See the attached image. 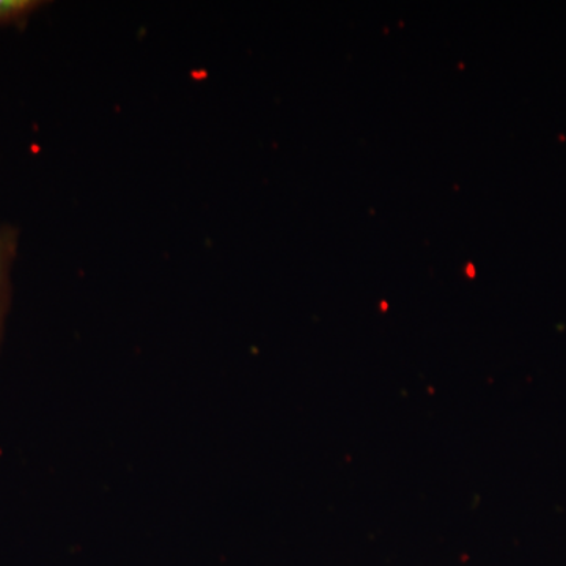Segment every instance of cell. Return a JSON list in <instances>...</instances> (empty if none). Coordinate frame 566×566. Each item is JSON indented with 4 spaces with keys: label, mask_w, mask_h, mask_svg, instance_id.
Instances as JSON below:
<instances>
[{
    "label": "cell",
    "mask_w": 566,
    "mask_h": 566,
    "mask_svg": "<svg viewBox=\"0 0 566 566\" xmlns=\"http://www.w3.org/2000/svg\"><path fill=\"white\" fill-rule=\"evenodd\" d=\"M18 240H20V233L14 227H0V333H2L7 301H9L10 271L17 256Z\"/></svg>",
    "instance_id": "6da1fadb"
},
{
    "label": "cell",
    "mask_w": 566,
    "mask_h": 566,
    "mask_svg": "<svg viewBox=\"0 0 566 566\" xmlns=\"http://www.w3.org/2000/svg\"><path fill=\"white\" fill-rule=\"evenodd\" d=\"M43 6L39 0H0V25L20 24Z\"/></svg>",
    "instance_id": "7a4b0ae2"
}]
</instances>
